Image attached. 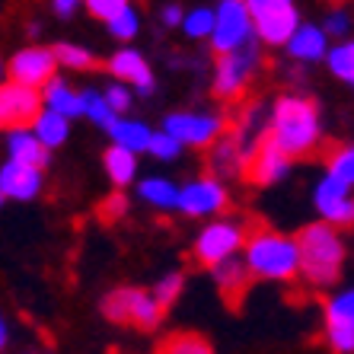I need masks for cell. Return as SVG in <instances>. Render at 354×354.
<instances>
[{
  "instance_id": "4",
  "label": "cell",
  "mask_w": 354,
  "mask_h": 354,
  "mask_svg": "<svg viewBox=\"0 0 354 354\" xmlns=\"http://www.w3.org/2000/svg\"><path fill=\"white\" fill-rule=\"evenodd\" d=\"M102 313L112 322L122 326H134V329H153L163 319V306L153 297V290L144 288H115L112 294H106L102 300Z\"/></svg>"
},
{
  "instance_id": "8",
  "label": "cell",
  "mask_w": 354,
  "mask_h": 354,
  "mask_svg": "<svg viewBox=\"0 0 354 354\" xmlns=\"http://www.w3.org/2000/svg\"><path fill=\"white\" fill-rule=\"evenodd\" d=\"M259 64H262V55H259L256 45H249V48H243V51H233V55L217 58L214 96L217 99H239L243 93H246L249 83H252Z\"/></svg>"
},
{
  "instance_id": "19",
  "label": "cell",
  "mask_w": 354,
  "mask_h": 354,
  "mask_svg": "<svg viewBox=\"0 0 354 354\" xmlns=\"http://www.w3.org/2000/svg\"><path fill=\"white\" fill-rule=\"evenodd\" d=\"M249 147L239 140V134H227L211 147V173L217 176H239L246 173Z\"/></svg>"
},
{
  "instance_id": "28",
  "label": "cell",
  "mask_w": 354,
  "mask_h": 354,
  "mask_svg": "<svg viewBox=\"0 0 354 354\" xmlns=\"http://www.w3.org/2000/svg\"><path fill=\"white\" fill-rule=\"evenodd\" d=\"M83 115L90 118L93 124H99V128H112L118 122L115 109L109 106L106 93H96V90H83Z\"/></svg>"
},
{
  "instance_id": "5",
  "label": "cell",
  "mask_w": 354,
  "mask_h": 354,
  "mask_svg": "<svg viewBox=\"0 0 354 354\" xmlns=\"http://www.w3.org/2000/svg\"><path fill=\"white\" fill-rule=\"evenodd\" d=\"M249 243V230L233 217H217L214 223H207L205 230L198 233L195 239V259L207 268H217V265L236 259L239 249H246Z\"/></svg>"
},
{
  "instance_id": "33",
  "label": "cell",
  "mask_w": 354,
  "mask_h": 354,
  "mask_svg": "<svg viewBox=\"0 0 354 354\" xmlns=\"http://www.w3.org/2000/svg\"><path fill=\"white\" fill-rule=\"evenodd\" d=\"M182 284H185V278H182V272H169V274H163V278L157 281V288H153V297L160 300V306H173L176 300H179V294H182Z\"/></svg>"
},
{
  "instance_id": "24",
  "label": "cell",
  "mask_w": 354,
  "mask_h": 354,
  "mask_svg": "<svg viewBox=\"0 0 354 354\" xmlns=\"http://www.w3.org/2000/svg\"><path fill=\"white\" fill-rule=\"evenodd\" d=\"M211 274H214V284L223 290V297H227V300H236V297L246 290L249 278H252L249 265L239 262V259H230V262H223V265H217V268H211Z\"/></svg>"
},
{
  "instance_id": "26",
  "label": "cell",
  "mask_w": 354,
  "mask_h": 354,
  "mask_svg": "<svg viewBox=\"0 0 354 354\" xmlns=\"http://www.w3.org/2000/svg\"><path fill=\"white\" fill-rule=\"evenodd\" d=\"M157 354H214V348L198 332H173L157 345Z\"/></svg>"
},
{
  "instance_id": "25",
  "label": "cell",
  "mask_w": 354,
  "mask_h": 354,
  "mask_svg": "<svg viewBox=\"0 0 354 354\" xmlns=\"http://www.w3.org/2000/svg\"><path fill=\"white\" fill-rule=\"evenodd\" d=\"M102 166H106L109 179L115 182L118 189H124L128 182H134V176H138V153H131V150H122V147H112L106 150V157H102Z\"/></svg>"
},
{
  "instance_id": "35",
  "label": "cell",
  "mask_w": 354,
  "mask_h": 354,
  "mask_svg": "<svg viewBox=\"0 0 354 354\" xmlns=\"http://www.w3.org/2000/svg\"><path fill=\"white\" fill-rule=\"evenodd\" d=\"M138 29H140V17H138V10L134 7L124 10L115 23H109V32L115 35V39H122V41H131L134 35H138Z\"/></svg>"
},
{
  "instance_id": "14",
  "label": "cell",
  "mask_w": 354,
  "mask_h": 354,
  "mask_svg": "<svg viewBox=\"0 0 354 354\" xmlns=\"http://www.w3.org/2000/svg\"><path fill=\"white\" fill-rule=\"evenodd\" d=\"M290 169V157L284 150L268 138V131L252 144V153H249V163H246V176L249 182H256V185H274L288 176Z\"/></svg>"
},
{
  "instance_id": "36",
  "label": "cell",
  "mask_w": 354,
  "mask_h": 354,
  "mask_svg": "<svg viewBox=\"0 0 354 354\" xmlns=\"http://www.w3.org/2000/svg\"><path fill=\"white\" fill-rule=\"evenodd\" d=\"M150 153L157 160H176L182 153V144L176 138H169L166 131H153V140H150Z\"/></svg>"
},
{
  "instance_id": "22",
  "label": "cell",
  "mask_w": 354,
  "mask_h": 354,
  "mask_svg": "<svg viewBox=\"0 0 354 354\" xmlns=\"http://www.w3.org/2000/svg\"><path fill=\"white\" fill-rule=\"evenodd\" d=\"M109 138H112V144H115V147H122V150H131V153L147 150V153H150L153 131H150L144 122H138V118H118V122L109 128Z\"/></svg>"
},
{
  "instance_id": "2",
  "label": "cell",
  "mask_w": 354,
  "mask_h": 354,
  "mask_svg": "<svg viewBox=\"0 0 354 354\" xmlns=\"http://www.w3.org/2000/svg\"><path fill=\"white\" fill-rule=\"evenodd\" d=\"M246 259L252 278L262 281H294L300 274V246L297 236H284L268 227H256L249 233L246 243Z\"/></svg>"
},
{
  "instance_id": "17",
  "label": "cell",
  "mask_w": 354,
  "mask_h": 354,
  "mask_svg": "<svg viewBox=\"0 0 354 354\" xmlns=\"http://www.w3.org/2000/svg\"><path fill=\"white\" fill-rule=\"evenodd\" d=\"M7 153L10 163L29 166V169H45V163H48V147L41 144L32 128L7 131Z\"/></svg>"
},
{
  "instance_id": "18",
  "label": "cell",
  "mask_w": 354,
  "mask_h": 354,
  "mask_svg": "<svg viewBox=\"0 0 354 354\" xmlns=\"http://www.w3.org/2000/svg\"><path fill=\"white\" fill-rule=\"evenodd\" d=\"M39 192H41V169H29V166L10 163V160L3 163V169H0V195L29 201Z\"/></svg>"
},
{
  "instance_id": "41",
  "label": "cell",
  "mask_w": 354,
  "mask_h": 354,
  "mask_svg": "<svg viewBox=\"0 0 354 354\" xmlns=\"http://www.w3.org/2000/svg\"><path fill=\"white\" fill-rule=\"evenodd\" d=\"M51 10H55L58 17H74L77 3H74V0H55V7H51Z\"/></svg>"
},
{
  "instance_id": "38",
  "label": "cell",
  "mask_w": 354,
  "mask_h": 354,
  "mask_svg": "<svg viewBox=\"0 0 354 354\" xmlns=\"http://www.w3.org/2000/svg\"><path fill=\"white\" fill-rule=\"evenodd\" d=\"M326 35H335V39H345L348 35V29H351V19H348V13L345 10H329L326 13Z\"/></svg>"
},
{
  "instance_id": "7",
  "label": "cell",
  "mask_w": 354,
  "mask_h": 354,
  "mask_svg": "<svg viewBox=\"0 0 354 354\" xmlns=\"http://www.w3.org/2000/svg\"><path fill=\"white\" fill-rule=\"evenodd\" d=\"M252 35H256V26H252L249 3H243V0H223V3H217V29L211 35V48L217 51V58L249 48Z\"/></svg>"
},
{
  "instance_id": "37",
  "label": "cell",
  "mask_w": 354,
  "mask_h": 354,
  "mask_svg": "<svg viewBox=\"0 0 354 354\" xmlns=\"http://www.w3.org/2000/svg\"><path fill=\"white\" fill-rule=\"evenodd\" d=\"M109 99V106L115 109V115H122V112H128V106H131V86L128 83H112L109 90H102Z\"/></svg>"
},
{
  "instance_id": "27",
  "label": "cell",
  "mask_w": 354,
  "mask_h": 354,
  "mask_svg": "<svg viewBox=\"0 0 354 354\" xmlns=\"http://www.w3.org/2000/svg\"><path fill=\"white\" fill-rule=\"evenodd\" d=\"M32 131L39 134V140L51 150V147H61V144L67 140V134H71V122H67V118H61V115H55V112H48V109H45V112L39 115V122L32 124Z\"/></svg>"
},
{
  "instance_id": "15",
  "label": "cell",
  "mask_w": 354,
  "mask_h": 354,
  "mask_svg": "<svg viewBox=\"0 0 354 354\" xmlns=\"http://www.w3.org/2000/svg\"><path fill=\"white\" fill-rule=\"evenodd\" d=\"M326 338L335 354H354V288L342 290L326 306Z\"/></svg>"
},
{
  "instance_id": "39",
  "label": "cell",
  "mask_w": 354,
  "mask_h": 354,
  "mask_svg": "<svg viewBox=\"0 0 354 354\" xmlns=\"http://www.w3.org/2000/svg\"><path fill=\"white\" fill-rule=\"evenodd\" d=\"M124 207H128V201H124L122 195H112L102 205V217H118V214H124Z\"/></svg>"
},
{
  "instance_id": "29",
  "label": "cell",
  "mask_w": 354,
  "mask_h": 354,
  "mask_svg": "<svg viewBox=\"0 0 354 354\" xmlns=\"http://www.w3.org/2000/svg\"><path fill=\"white\" fill-rule=\"evenodd\" d=\"M189 39H211L217 29V7H195L185 13V23H182Z\"/></svg>"
},
{
  "instance_id": "3",
  "label": "cell",
  "mask_w": 354,
  "mask_h": 354,
  "mask_svg": "<svg viewBox=\"0 0 354 354\" xmlns=\"http://www.w3.org/2000/svg\"><path fill=\"white\" fill-rule=\"evenodd\" d=\"M297 246H300V274L313 288H329L345 262V243H342L338 230L322 221L306 223L297 236Z\"/></svg>"
},
{
  "instance_id": "11",
  "label": "cell",
  "mask_w": 354,
  "mask_h": 354,
  "mask_svg": "<svg viewBox=\"0 0 354 354\" xmlns=\"http://www.w3.org/2000/svg\"><path fill=\"white\" fill-rule=\"evenodd\" d=\"M313 205H316V211H319L322 223H329L335 230L354 223V189L345 185L342 179H335V176L326 173L319 182H316Z\"/></svg>"
},
{
  "instance_id": "1",
  "label": "cell",
  "mask_w": 354,
  "mask_h": 354,
  "mask_svg": "<svg viewBox=\"0 0 354 354\" xmlns=\"http://www.w3.org/2000/svg\"><path fill=\"white\" fill-rule=\"evenodd\" d=\"M268 138L278 144L290 160L310 157L322 140L319 109L306 96H281L268 118Z\"/></svg>"
},
{
  "instance_id": "42",
  "label": "cell",
  "mask_w": 354,
  "mask_h": 354,
  "mask_svg": "<svg viewBox=\"0 0 354 354\" xmlns=\"http://www.w3.org/2000/svg\"><path fill=\"white\" fill-rule=\"evenodd\" d=\"M7 338H10V329H7V322L0 326V345H7Z\"/></svg>"
},
{
  "instance_id": "20",
  "label": "cell",
  "mask_w": 354,
  "mask_h": 354,
  "mask_svg": "<svg viewBox=\"0 0 354 354\" xmlns=\"http://www.w3.org/2000/svg\"><path fill=\"white\" fill-rule=\"evenodd\" d=\"M329 35H326V29L316 23H304L300 29H297V35L290 39L288 45V55L294 61H306V64H313V61H322L329 58Z\"/></svg>"
},
{
  "instance_id": "13",
  "label": "cell",
  "mask_w": 354,
  "mask_h": 354,
  "mask_svg": "<svg viewBox=\"0 0 354 354\" xmlns=\"http://www.w3.org/2000/svg\"><path fill=\"white\" fill-rule=\"evenodd\" d=\"M227 205H230V195L214 176L185 182L179 192V211L189 217H217L227 211Z\"/></svg>"
},
{
  "instance_id": "30",
  "label": "cell",
  "mask_w": 354,
  "mask_h": 354,
  "mask_svg": "<svg viewBox=\"0 0 354 354\" xmlns=\"http://www.w3.org/2000/svg\"><path fill=\"white\" fill-rule=\"evenodd\" d=\"M329 71L345 83H354V39L351 41H342L335 48L329 51Z\"/></svg>"
},
{
  "instance_id": "6",
  "label": "cell",
  "mask_w": 354,
  "mask_h": 354,
  "mask_svg": "<svg viewBox=\"0 0 354 354\" xmlns=\"http://www.w3.org/2000/svg\"><path fill=\"white\" fill-rule=\"evenodd\" d=\"M249 13H252L256 35L265 45H284L288 48L297 29L304 26L290 0H249Z\"/></svg>"
},
{
  "instance_id": "31",
  "label": "cell",
  "mask_w": 354,
  "mask_h": 354,
  "mask_svg": "<svg viewBox=\"0 0 354 354\" xmlns=\"http://www.w3.org/2000/svg\"><path fill=\"white\" fill-rule=\"evenodd\" d=\"M55 58H58L61 67H71V71H86V67L96 64V58L83 45H71V41H58L55 45Z\"/></svg>"
},
{
  "instance_id": "12",
  "label": "cell",
  "mask_w": 354,
  "mask_h": 354,
  "mask_svg": "<svg viewBox=\"0 0 354 354\" xmlns=\"http://www.w3.org/2000/svg\"><path fill=\"white\" fill-rule=\"evenodd\" d=\"M10 80L19 83V86H29V90H45L51 80H55V71H58V58H55V48H23L17 51L7 64Z\"/></svg>"
},
{
  "instance_id": "40",
  "label": "cell",
  "mask_w": 354,
  "mask_h": 354,
  "mask_svg": "<svg viewBox=\"0 0 354 354\" xmlns=\"http://www.w3.org/2000/svg\"><path fill=\"white\" fill-rule=\"evenodd\" d=\"M163 23L166 26H182L185 23V10L182 7H166L163 10Z\"/></svg>"
},
{
  "instance_id": "34",
  "label": "cell",
  "mask_w": 354,
  "mask_h": 354,
  "mask_svg": "<svg viewBox=\"0 0 354 354\" xmlns=\"http://www.w3.org/2000/svg\"><path fill=\"white\" fill-rule=\"evenodd\" d=\"M131 7V3H124V0H90L86 3V10H90L93 19H102V23H115L118 17H122L124 10Z\"/></svg>"
},
{
  "instance_id": "9",
  "label": "cell",
  "mask_w": 354,
  "mask_h": 354,
  "mask_svg": "<svg viewBox=\"0 0 354 354\" xmlns=\"http://www.w3.org/2000/svg\"><path fill=\"white\" fill-rule=\"evenodd\" d=\"M223 128L227 122L211 112H173L163 122V131L179 140L182 147H211L223 138Z\"/></svg>"
},
{
  "instance_id": "32",
  "label": "cell",
  "mask_w": 354,
  "mask_h": 354,
  "mask_svg": "<svg viewBox=\"0 0 354 354\" xmlns=\"http://www.w3.org/2000/svg\"><path fill=\"white\" fill-rule=\"evenodd\" d=\"M329 176H335L354 189V144H345V147L329 153Z\"/></svg>"
},
{
  "instance_id": "16",
  "label": "cell",
  "mask_w": 354,
  "mask_h": 354,
  "mask_svg": "<svg viewBox=\"0 0 354 354\" xmlns=\"http://www.w3.org/2000/svg\"><path fill=\"white\" fill-rule=\"evenodd\" d=\"M109 74H115L118 83H128L134 90L140 93H150L153 90V71L150 64L144 61V55L134 48H122L109 58Z\"/></svg>"
},
{
  "instance_id": "21",
  "label": "cell",
  "mask_w": 354,
  "mask_h": 354,
  "mask_svg": "<svg viewBox=\"0 0 354 354\" xmlns=\"http://www.w3.org/2000/svg\"><path fill=\"white\" fill-rule=\"evenodd\" d=\"M41 102H45L48 112L67 118V122L77 118V115H83V93H77L74 86H71L67 80H61V77H55V80L41 90Z\"/></svg>"
},
{
  "instance_id": "10",
  "label": "cell",
  "mask_w": 354,
  "mask_h": 354,
  "mask_svg": "<svg viewBox=\"0 0 354 354\" xmlns=\"http://www.w3.org/2000/svg\"><path fill=\"white\" fill-rule=\"evenodd\" d=\"M41 112H45L41 90H29V86H19L13 80L3 83V90H0V122H3L7 131L32 128Z\"/></svg>"
},
{
  "instance_id": "23",
  "label": "cell",
  "mask_w": 354,
  "mask_h": 354,
  "mask_svg": "<svg viewBox=\"0 0 354 354\" xmlns=\"http://www.w3.org/2000/svg\"><path fill=\"white\" fill-rule=\"evenodd\" d=\"M179 185H173L169 179H160V176H150V179L138 182V198H144L147 205L160 207V211H179Z\"/></svg>"
}]
</instances>
